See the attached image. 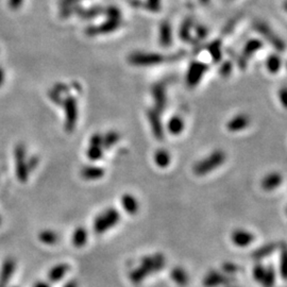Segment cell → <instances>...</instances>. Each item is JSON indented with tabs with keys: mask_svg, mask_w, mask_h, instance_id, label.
Masks as SVG:
<instances>
[{
	"mask_svg": "<svg viewBox=\"0 0 287 287\" xmlns=\"http://www.w3.org/2000/svg\"><path fill=\"white\" fill-rule=\"evenodd\" d=\"M227 159V154L224 150L221 149H217L214 150L211 154H209L208 156H206L205 159L200 160L199 162H197L194 166V173L196 175H206L212 171H214L216 168L220 167V166L226 162Z\"/></svg>",
	"mask_w": 287,
	"mask_h": 287,
	"instance_id": "cell-1",
	"label": "cell"
},
{
	"mask_svg": "<svg viewBox=\"0 0 287 287\" xmlns=\"http://www.w3.org/2000/svg\"><path fill=\"white\" fill-rule=\"evenodd\" d=\"M120 220V213L115 208H109L101 212L94 220V231L97 234H104L114 228Z\"/></svg>",
	"mask_w": 287,
	"mask_h": 287,
	"instance_id": "cell-2",
	"label": "cell"
},
{
	"mask_svg": "<svg viewBox=\"0 0 287 287\" xmlns=\"http://www.w3.org/2000/svg\"><path fill=\"white\" fill-rule=\"evenodd\" d=\"M27 151L26 147L23 144H18L14 149V157L16 164V175L17 179L21 182L25 183L29 179V168H28L27 163Z\"/></svg>",
	"mask_w": 287,
	"mask_h": 287,
	"instance_id": "cell-3",
	"label": "cell"
},
{
	"mask_svg": "<svg viewBox=\"0 0 287 287\" xmlns=\"http://www.w3.org/2000/svg\"><path fill=\"white\" fill-rule=\"evenodd\" d=\"M65 110V130L72 132L75 130L78 122V105L77 99L72 96H68L66 99L62 100V105Z\"/></svg>",
	"mask_w": 287,
	"mask_h": 287,
	"instance_id": "cell-4",
	"label": "cell"
},
{
	"mask_svg": "<svg viewBox=\"0 0 287 287\" xmlns=\"http://www.w3.org/2000/svg\"><path fill=\"white\" fill-rule=\"evenodd\" d=\"M144 269L150 274L161 271L166 265V258L163 253H155L144 256L140 264Z\"/></svg>",
	"mask_w": 287,
	"mask_h": 287,
	"instance_id": "cell-5",
	"label": "cell"
},
{
	"mask_svg": "<svg viewBox=\"0 0 287 287\" xmlns=\"http://www.w3.org/2000/svg\"><path fill=\"white\" fill-rule=\"evenodd\" d=\"M234 281V277L231 276L230 274H225L216 270H212L203 277L202 283L205 287H218L221 285H230Z\"/></svg>",
	"mask_w": 287,
	"mask_h": 287,
	"instance_id": "cell-6",
	"label": "cell"
},
{
	"mask_svg": "<svg viewBox=\"0 0 287 287\" xmlns=\"http://www.w3.org/2000/svg\"><path fill=\"white\" fill-rule=\"evenodd\" d=\"M254 239L255 236L251 232H249V231L244 229H236L233 231L232 234H231L232 243L239 248L248 247L254 242Z\"/></svg>",
	"mask_w": 287,
	"mask_h": 287,
	"instance_id": "cell-7",
	"label": "cell"
},
{
	"mask_svg": "<svg viewBox=\"0 0 287 287\" xmlns=\"http://www.w3.org/2000/svg\"><path fill=\"white\" fill-rule=\"evenodd\" d=\"M106 174V170L101 166L96 165H85L83 166L80 170V175L82 179L86 181H96L104 177Z\"/></svg>",
	"mask_w": 287,
	"mask_h": 287,
	"instance_id": "cell-8",
	"label": "cell"
},
{
	"mask_svg": "<svg viewBox=\"0 0 287 287\" xmlns=\"http://www.w3.org/2000/svg\"><path fill=\"white\" fill-rule=\"evenodd\" d=\"M16 269V263L13 258H6L0 269V287H7Z\"/></svg>",
	"mask_w": 287,
	"mask_h": 287,
	"instance_id": "cell-9",
	"label": "cell"
},
{
	"mask_svg": "<svg viewBox=\"0 0 287 287\" xmlns=\"http://www.w3.org/2000/svg\"><path fill=\"white\" fill-rule=\"evenodd\" d=\"M283 183V175L280 172H269L262 179L261 186L266 192H272L276 189Z\"/></svg>",
	"mask_w": 287,
	"mask_h": 287,
	"instance_id": "cell-10",
	"label": "cell"
},
{
	"mask_svg": "<svg viewBox=\"0 0 287 287\" xmlns=\"http://www.w3.org/2000/svg\"><path fill=\"white\" fill-rule=\"evenodd\" d=\"M148 118H149L153 135L155 136L156 140L163 141L165 132L159 112H157V111H149V112H148Z\"/></svg>",
	"mask_w": 287,
	"mask_h": 287,
	"instance_id": "cell-11",
	"label": "cell"
},
{
	"mask_svg": "<svg viewBox=\"0 0 287 287\" xmlns=\"http://www.w3.org/2000/svg\"><path fill=\"white\" fill-rule=\"evenodd\" d=\"M249 125L250 117L246 114H238L229 120L227 124V129L230 132H239L245 130Z\"/></svg>",
	"mask_w": 287,
	"mask_h": 287,
	"instance_id": "cell-12",
	"label": "cell"
},
{
	"mask_svg": "<svg viewBox=\"0 0 287 287\" xmlns=\"http://www.w3.org/2000/svg\"><path fill=\"white\" fill-rule=\"evenodd\" d=\"M120 203L129 215H135L140 211V202L131 194H124L122 199H120Z\"/></svg>",
	"mask_w": 287,
	"mask_h": 287,
	"instance_id": "cell-13",
	"label": "cell"
},
{
	"mask_svg": "<svg viewBox=\"0 0 287 287\" xmlns=\"http://www.w3.org/2000/svg\"><path fill=\"white\" fill-rule=\"evenodd\" d=\"M70 269V266L66 263H60L58 265L53 266L48 272V279L52 283L60 282L64 276L67 274Z\"/></svg>",
	"mask_w": 287,
	"mask_h": 287,
	"instance_id": "cell-14",
	"label": "cell"
},
{
	"mask_svg": "<svg viewBox=\"0 0 287 287\" xmlns=\"http://www.w3.org/2000/svg\"><path fill=\"white\" fill-rule=\"evenodd\" d=\"M88 239V233L87 230L84 227H78L71 234V244L76 248H82L84 247L87 243Z\"/></svg>",
	"mask_w": 287,
	"mask_h": 287,
	"instance_id": "cell-15",
	"label": "cell"
},
{
	"mask_svg": "<svg viewBox=\"0 0 287 287\" xmlns=\"http://www.w3.org/2000/svg\"><path fill=\"white\" fill-rule=\"evenodd\" d=\"M279 246L280 244H277V243H268L260 248H257L255 251H253L252 257L256 261H261L263 260V258L272 254L275 250L279 248Z\"/></svg>",
	"mask_w": 287,
	"mask_h": 287,
	"instance_id": "cell-16",
	"label": "cell"
},
{
	"mask_svg": "<svg viewBox=\"0 0 287 287\" xmlns=\"http://www.w3.org/2000/svg\"><path fill=\"white\" fill-rule=\"evenodd\" d=\"M170 276L172 281L179 286H186L189 282V275L186 270L183 269L182 267L177 266L173 267L170 271Z\"/></svg>",
	"mask_w": 287,
	"mask_h": 287,
	"instance_id": "cell-17",
	"label": "cell"
},
{
	"mask_svg": "<svg viewBox=\"0 0 287 287\" xmlns=\"http://www.w3.org/2000/svg\"><path fill=\"white\" fill-rule=\"evenodd\" d=\"M153 160H154V163L157 167L166 168V167H168L169 164H170L171 156L167 150L163 149V148H160V149H157L154 152Z\"/></svg>",
	"mask_w": 287,
	"mask_h": 287,
	"instance_id": "cell-18",
	"label": "cell"
},
{
	"mask_svg": "<svg viewBox=\"0 0 287 287\" xmlns=\"http://www.w3.org/2000/svg\"><path fill=\"white\" fill-rule=\"evenodd\" d=\"M39 240L44 245H55L59 242V235L57 232H54L52 230H43L39 233Z\"/></svg>",
	"mask_w": 287,
	"mask_h": 287,
	"instance_id": "cell-19",
	"label": "cell"
},
{
	"mask_svg": "<svg viewBox=\"0 0 287 287\" xmlns=\"http://www.w3.org/2000/svg\"><path fill=\"white\" fill-rule=\"evenodd\" d=\"M105 149L103 146H96V145H89L86 150L87 159L91 162H97L104 159Z\"/></svg>",
	"mask_w": 287,
	"mask_h": 287,
	"instance_id": "cell-20",
	"label": "cell"
},
{
	"mask_svg": "<svg viewBox=\"0 0 287 287\" xmlns=\"http://www.w3.org/2000/svg\"><path fill=\"white\" fill-rule=\"evenodd\" d=\"M168 132L172 135H179L184 130V122L181 117L173 116L169 119L167 125Z\"/></svg>",
	"mask_w": 287,
	"mask_h": 287,
	"instance_id": "cell-21",
	"label": "cell"
},
{
	"mask_svg": "<svg viewBox=\"0 0 287 287\" xmlns=\"http://www.w3.org/2000/svg\"><path fill=\"white\" fill-rule=\"evenodd\" d=\"M119 141H120V134L116 131H109L106 134H103V147L105 150L112 148Z\"/></svg>",
	"mask_w": 287,
	"mask_h": 287,
	"instance_id": "cell-22",
	"label": "cell"
},
{
	"mask_svg": "<svg viewBox=\"0 0 287 287\" xmlns=\"http://www.w3.org/2000/svg\"><path fill=\"white\" fill-rule=\"evenodd\" d=\"M147 276H149V273H148L141 265L136 267L135 269H133L130 272V275H129V277H130V281L134 285H138V284L143 283Z\"/></svg>",
	"mask_w": 287,
	"mask_h": 287,
	"instance_id": "cell-23",
	"label": "cell"
},
{
	"mask_svg": "<svg viewBox=\"0 0 287 287\" xmlns=\"http://www.w3.org/2000/svg\"><path fill=\"white\" fill-rule=\"evenodd\" d=\"M274 283H275V270L272 265H269L268 267H266L265 274L261 284H263L264 287H273Z\"/></svg>",
	"mask_w": 287,
	"mask_h": 287,
	"instance_id": "cell-24",
	"label": "cell"
},
{
	"mask_svg": "<svg viewBox=\"0 0 287 287\" xmlns=\"http://www.w3.org/2000/svg\"><path fill=\"white\" fill-rule=\"evenodd\" d=\"M154 99L157 112H163L166 105V97H165V91L162 87H157L154 89Z\"/></svg>",
	"mask_w": 287,
	"mask_h": 287,
	"instance_id": "cell-25",
	"label": "cell"
},
{
	"mask_svg": "<svg viewBox=\"0 0 287 287\" xmlns=\"http://www.w3.org/2000/svg\"><path fill=\"white\" fill-rule=\"evenodd\" d=\"M265 270H266V267L263 266L261 263H257V264L253 267L252 275H253L254 280H255L256 282L262 283L264 274H265Z\"/></svg>",
	"mask_w": 287,
	"mask_h": 287,
	"instance_id": "cell-26",
	"label": "cell"
},
{
	"mask_svg": "<svg viewBox=\"0 0 287 287\" xmlns=\"http://www.w3.org/2000/svg\"><path fill=\"white\" fill-rule=\"evenodd\" d=\"M238 269H239L238 266L236 264H233V263H225L224 265H222V270L227 272V274L237 272Z\"/></svg>",
	"mask_w": 287,
	"mask_h": 287,
	"instance_id": "cell-27",
	"label": "cell"
},
{
	"mask_svg": "<svg viewBox=\"0 0 287 287\" xmlns=\"http://www.w3.org/2000/svg\"><path fill=\"white\" fill-rule=\"evenodd\" d=\"M89 145L103 146V134H100V133L92 134L89 138Z\"/></svg>",
	"mask_w": 287,
	"mask_h": 287,
	"instance_id": "cell-28",
	"label": "cell"
},
{
	"mask_svg": "<svg viewBox=\"0 0 287 287\" xmlns=\"http://www.w3.org/2000/svg\"><path fill=\"white\" fill-rule=\"evenodd\" d=\"M39 162H40L39 157L35 155L30 157V159H28L27 163H28V168H29V171H33L36 168V166L39 165Z\"/></svg>",
	"mask_w": 287,
	"mask_h": 287,
	"instance_id": "cell-29",
	"label": "cell"
},
{
	"mask_svg": "<svg viewBox=\"0 0 287 287\" xmlns=\"http://www.w3.org/2000/svg\"><path fill=\"white\" fill-rule=\"evenodd\" d=\"M63 287H79V283L77 282V280H70Z\"/></svg>",
	"mask_w": 287,
	"mask_h": 287,
	"instance_id": "cell-30",
	"label": "cell"
},
{
	"mask_svg": "<svg viewBox=\"0 0 287 287\" xmlns=\"http://www.w3.org/2000/svg\"><path fill=\"white\" fill-rule=\"evenodd\" d=\"M22 2H23V0H10V5H11V7L13 9H16V8H18L22 5Z\"/></svg>",
	"mask_w": 287,
	"mask_h": 287,
	"instance_id": "cell-31",
	"label": "cell"
},
{
	"mask_svg": "<svg viewBox=\"0 0 287 287\" xmlns=\"http://www.w3.org/2000/svg\"><path fill=\"white\" fill-rule=\"evenodd\" d=\"M34 287H51V286H50V284L47 283V282L40 281V282H38V283H35Z\"/></svg>",
	"mask_w": 287,
	"mask_h": 287,
	"instance_id": "cell-32",
	"label": "cell"
},
{
	"mask_svg": "<svg viewBox=\"0 0 287 287\" xmlns=\"http://www.w3.org/2000/svg\"><path fill=\"white\" fill-rule=\"evenodd\" d=\"M281 264H282V268H281V271H282V275H283V277L285 276V273H284V264H285V253L283 252V254H282V262H281Z\"/></svg>",
	"mask_w": 287,
	"mask_h": 287,
	"instance_id": "cell-33",
	"label": "cell"
},
{
	"mask_svg": "<svg viewBox=\"0 0 287 287\" xmlns=\"http://www.w3.org/2000/svg\"><path fill=\"white\" fill-rule=\"evenodd\" d=\"M4 81H5V73H4V70L0 68V86H2Z\"/></svg>",
	"mask_w": 287,
	"mask_h": 287,
	"instance_id": "cell-34",
	"label": "cell"
},
{
	"mask_svg": "<svg viewBox=\"0 0 287 287\" xmlns=\"http://www.w3.org/2000/svg\"><path fill=\"white\" fill-rule=\"evenodd\" d=\"M0 225H2V216H0Z\"/></svg>",
	"mask_w": 287,
	"mask_h": 287,
	"instance_id": "cell-35",
	"label": "cell"
},
{
	"mask_svg": "<svg viewBox=\"0 0 287 287\" xmlns=\"http://www.w3.org/2000/svg\"><path fill=\"white\" fill-rule=\"evenodd\" d=\"M228 287H239V286H228Z\"/></svg>",
	"mask_w": 287,
	"mask_h": 287,
	"instance_id": "cell-36",
	"label": "cell"
}]
</instances>
